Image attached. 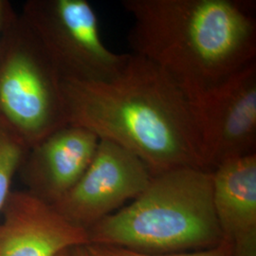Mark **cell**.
Segmentation results:
<instances>
[{
    "label": "cell",
    "mask_w": 256,
    "mask_h": 256,
    "mask_svg": "<svg viewBox=\"0 0 256 256\" xmlns=\"http://www.w3.org/2000/svg\"><path fill=\"white\" fill-rule=\"evenodd\" d=\"M56 256H72V252H70V248L68 250H62L61 252H59Z\"/></svg>",
    "instance_id": "9a60e30c"
},
{
    "label": "cell",
    "mask_w": 256,
    "mask_h": 256,
    "mask_svg": "<svg viewBox=\"0 0 256 256\" xmlns=\"http://www.w3.org/2000/svg\"><path fill=\"white\" fill-rule=\"evenodd\" d=\"M194 112L206 170L256 153V62L210 92Z\"/></svg>",
    "instance_id": "52a82bcc"
},
{
    "label": "cell",
    "mask_w": 256,
    "mask_h": 256,
    "mask_svg": "<svg viewBox=\"0 0 256 256\" xmlns=\"http://www.w3.org/2000/svg\"><path fill=\"white\" fill-rule=\"evenodd\" d=\"M153 178L135 154L100 138L90 164L74 188L52 206L66 220L88 230L144 192Z\"/></svg>",
    "instance_id": "8992f818"
},
{
    "label": "cell",
    "mask_w": 256,
    "mask_h": 256,
    "mask_svg": "<svg viewBox=\"0 0 256 256\" xmlns=\"http://www.w3.org/2000/svg\"><path fill=\"white\" fill-rule=\"evenodd\" d=\"M133 18L128 44L155 64L194 110L256 62V1L124 0Z\"/></svg>",
    "instance_id": "7a4b0ae2"
},
{
    "label": "cell",
    "mask_w": 256,
    "mask_h": 256,
    "mask_svg": "<svg viewBox=\"0 0 256 256\" xmlns=\"http://www.w3.org/2000/svg\"><path fill=\"white\" fill-rule=\"evenodd\" d=\"M72 256H90L86 246H78L70 248Z\"/></svg>",
    "instance_id": "5bb4252c"
},
{
    "label": "cell",
    "mask_w": 256,
    "mask_h": 256,
    "mask_svg": "<svg viewBox=\"0 0 256 256\" xmlns=\"http://www.w3.org/2000/svg\"><path fill=\"white\" fill-rule=\"evenodd\" d=\"M62 92L68 124L128 149L153 176L180 167L205 169L192 104L146 59L130 54L122 70L106 82L62 80Z\"/></svg>",
    "instance_id": "6da1fadb"
},
{
    "label": "cell",
    "mask_w": 256,
    "mask_h": 256,
    "mask_svg": "<svg viewBox=\"0 0 256 256\" xmlns=\"http://www.w3.org/2000/svg\"><path fill=\"white\" fill-rule=\"evenodd\" d=\"M212 202L232 256H256V153L230 158L212 171Z\"/></svg>",
    "instance_id": "30bf717a"
},
{
    "label": "cell",
    "mask_w": 256,
    "mask_h": 256,
    "mask_svg": "<svg viewBox=\"0 0 256 256\" xmlns=\"http://www.w3.org/2000/svg\"><path fill=\"white\" fill-rule=\"evenodd\" d=\"M1 216L0 256H56L90 244L86 230L26 190L12 191Z\"/></svg>",
    "instance_id": "9c48e42d"
},
{
    "label": "cell",
    "mask_w": 256,
    "mask_h": 256,
    "mask_svg": "<svg viewBox=\"0 0 256 256\" xmlns=\"http://www.w3.org/2000/svg\"><path fill=\"white\" fill-rule=\"evenodd\" d=\"M99 140L90 130L68 124L30 147L18 173L26 191L54 205L80 180Z\"/></svg>",
    "instance_id": "ba28073f"
},
{
    "label": "cell",
    "mask_w": 256,
    "mask_h": 256,
    "mask_svg": "<svg viewBox=\"0 0 256 256\" xmlns=\"http://www.w3.org/2000/svg\"><path fill=\"white\" fill-rule=\"evenodd\" d=\"M86 230L90 244L147 254L216 247L223 236L212 202V172L180 167L155 174L137 198Z\"/></svg>",
    "instance_id": "3957f363"
},
{
    "label": "cell",
    "mask_w": 256,
    "mask_h": 256,
    "mask_svg": "<svg viewBox=\"0 0 256 256\" xmlns=\"http://www.w3.org/2000/svg\"><path fill=\"white\" fill-rule=\"evenodd\" d=\"M0 120L28 148L68 124L62 79L18 12L0 36Z\"/></svg>",
    "instance_id": "277c9868"
},
{
    "label": "cell",
    "mask_w": 256,
    "mask_h": 256,
    "mask_svg": "<svg viewBox=\"0 0 256 256\" xmlns=\"http://www.w3.org/2000/svg\"><path fill=\"white\" fill-rule=\"evenodd\" d=\"M20 16L62 80L110 81L128 63L130 54L104 45L97 14L86 0H28Z\"/></svg>",
    "instance_id": "5b68a950"
},
{
    "label": "cell",
    "mask_w": 256,
    "mask_h": 256,
    "mask_svg": "<svg viewBox=\"0 0 256 256\" xmlns=\"http://www.w3.org/2000/svg\"><path fill=\"white\" fill-rule=\"evenodd\" d=\"M28 146L0 120V214L10 194L14 176L27 154Z\"/></svg>",
    "instance_id": "8fae6325"
},
{
    "label": "cell",
    "mask_w": 256,
    "mask_h": 256,
    "mask_svg": "<svg viewBox=\"0 0 256 256\" xmlns=\"http://www.w3.org/2000/svg\"><path fill=\"white\" fill-rule=\"evenodd\" d=\"M86 248L90 256H232V244L229 240L223 238L222 241L216 247L202 250H194L191 252H178L171 254H152L126 248L94 244L86 245Z\"/></svg>",
    "instance_id": "7c38bea8"
},
{
    "label": "cell",
    "mask_w": 256,
    "mask_h": 256,
    "mask_svg": "<svg viewBox=\"0 0 256 256\" xmlns=\"http://www.w3.org/2000/svg\"><path fill=\"white\" fill-rule=\"evenodd\" d=\"M16 12L10 1L0 0V36Z\"/></svg>",
    "instance_id": "4fadbf2b"
}]
</instances>
